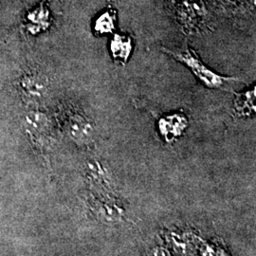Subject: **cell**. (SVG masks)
<instances>
[{"label":"cell","mask_w":256,"mask_h":256,"mask_svg":"<svg viewBox=\"0 0 256 256\" xmlns=\"http://www.w3.org/2000/svg\"><path fill=\"white\" fill-rule=\"evenodd\" d=\"M110 48L111 55L116 62L126 64L133 52L132 39L128 36L116 34L110 41Z\"/></svg>","instance_id":"3"},{"label":"cell","mask_w":256,"mask_h":256,"mask_svg":"<svg viewBox=\"0 0 256 256\" xmlns=\"http://www.w3.org/2000/svg\"><path fill=\"white\" fill-rule=\"evenodd\" d=\"M66 128L68 136L79 144L92 142L95 136L93 124L80 113L70 114L68 117Z\"/></svg>","instance_id":"2"},{"label":"cell","mask_w":256,"mask_h":256,"mask_svg":"<svg viewBox=\"0 0 256 256\" xmlns=\"http://www.w3.org/2000/svg\"><path fill=\"white\" fill-rule=\"evenodd\" d=\"M115 28V16L110 12L102 14L95 23V32L101 36L112 34Z\"/></svg>","instance_id":"8"},{"label":"cell","mask_w":256,"mask_h":256,"mask_svg":"<svg viewBox=\"0 0 256 256\" xmlns=\"http://www.w3.org/2000/svg\"><path fill=\"white\" fill-rule=\"evenodd\" d=\"M25 124L28 129L32 131H43L48 128V119L46 115L39 113V112H32L28 114L25 118Z\"/></svg>","instance_id":"7"},{"label":"cell","mask_w":256,"mask_h":256,"mask_svg":"<svg viewBox=\"0 0 256 256\" xmlns=\"http://www.w3.org/2000/svg\"><path fill=\"white\" fill-rule=\"evenodd\" d=\"M256 90L254 88L252 90L243 93V94H238L236 96V100L234 102V108L238 114L241 115H250L254 112L256 110Z\"/></svg>","instance_id":"6"},{"label":"cell","mask_w":256,"mask_h":256,"mask_svg":"<svg viewBox=\"0 0 256 256\" xmlns=\"http://www.w3.org/2000/svg\"><path fill=\"white\" fill-rule=\"evenodd\" d=\"M187 118L180 114H173L162 117L158 122L160 134L167 138L178 137L187 128Z\"/></svg>","instance_id":"4"},{"label":"cell","mask_w":256,"mask_h":256,"mask_svg":"<svg viewBox=\"0 0 256 256\" xmlns=\"http://www.w3.org/2000/svg\"><path fill=\"white\" fill-rule=\"evenodd\" d=\"M23 90L32 99H41L46 93V84L43 79L37 76H28L22 82Z\"/></svg>","instance_id":"5"},{"label":"cell","mask_w":256,"mask_h":256,"mask_svg":"<svg viewBox=\"0 0 256 256\" xmlns=\"http://www.w3.org/2000/svg\"><path fill=\"white\" fill-rule=\"evenodd\" d=\"M162 50L167 54L174 57L178 62L182 63L208 88L223 90L230 82L238 81L236 78L226 77L210 70L209 66H207L198 58V54L189 48L183 46L178 48L176 50L162 48Z\"/></svg>","instance_id":"1"}]
</instances>
